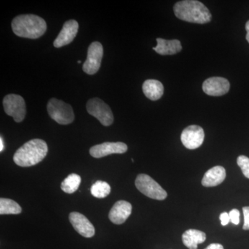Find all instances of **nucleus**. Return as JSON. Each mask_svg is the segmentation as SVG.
Returning a JSON list of instances; mask_svg holds the SVG:
<instances>
[{"instance_id": "obj_14", "label": "nucleus", "mask_w": 249, "mask_h": 249, "mask_svg": "<svg viewBox=\"0 0 249 249\" xmlns=\"http://www.w3.org/2000/svg\"><path fill=\"white\" fill-rule=\"evenodd\" d=\"M132 210L130 203L124 200L118 201L109 211V219L118 225L124 224L132 213Z\"/></svg>"}, {"instance_id": "obj_1", "label": "nucleus", "mask_w": 249, "mask_h": 249, "mask_svg": "<svg viewBox=\"0 0 249 249\" xmlns=\"http://www.w3.org/2000/svg\"><path fill=\"white\" fill-rule=\"evenodd\" d=\"M175 16L186 22L206 24L211 22L212 15L203 3L196 0H183L174 5Z\"/></svg>"}, {"instance_id": "obj_24", "label": "nucleus", "mask_w": 249, "mask_h": 249, "mask_svg": "<svg viewBox=\"0 0 249 249\" xmlns=\"http://www.w3.org/2000/svg\"><path fill=\"white\" fill-rule=\"evenodd\" d=\"M244 217H245V223H244V230H249V206H245L242 209Z\"/></svg>"}, {"instance_id": "obj_15", "label": "nucleus", "mask_w": 249, "mask_h": 249, "mask_svg": "<svg viewBox=\"0 0 249 249\" xmlns=\"http://www.w3.org/2000/svg\"><path fill=\"white\" fill-rule=\"evenodd\" d=\"M227 177L225 168L217 165L208 170L205 173L201 184L205 187H214L221 184Z\"/></svg>"}, {"instance_id": "obj_28", "label": "nucleus", "mask_w": 249, "mask_h": 249, "mask_svg": "<svg viewBox=\"0 0 249 249\" xmlns=\"http://www.w3.org/2000/svg\"><path fill=\"white\" fill-rule=\"evenodd\" d=\"M4 150V142H3L2 137L0 138V151L2 152Z\"/></svg>"}, {"instance_id": "obj_22", "label": "nucleus", "mask_w": 249, "mask_h": 249, "mask_svg": "<svg viewBox=\"0 0 249 249\" xmlns=\"http://www.w3.org/2000/svg\"><path fill=\"white\" fill-rule=\"evenodd\" d=\"M237 165L242 170L246 178H249V158L246 156L241 155L237 160Z\"/></svg>"}, {"instance_id": "obj_18", "label": "nucleus", "mask_w": 249, "mask_h": 249, "mask_svg": "<svg viewBox=\"0 0 249 249\" xmlns=\"http://www.w3.org/2000/svg\"><path fill=\"white\" fill-rule=\"evenodd\" d=\"M206 239L205 232L196 229H189L183 232L182 235L183 245L189 249H197L198 245L202 244Z\"/></svg>"}, {"instance_id": "obj_17", "label": "nucleus", "mask_w": 249, "mask_h": 249, "mask_svg": "<svg viewBox=\"0 0 249 249\" xmlns=\"http://www.w3.org/2000/svg\"><path fill=\"white\" fill-rule=\"evenodd\" d=\"M142 91L147 98L151 101L160 99L164 92V88L160 81L157 80H147L142 85Z\"/></svg>"}, {"instance_id": "obj_9", "label": "nucleus", "mask_w": 249, "mask_h": 249, "mask_svg": "<svg viewBox=\"0 0 249 249\" xmlns=\"http://www.w3.org/2000/svg\"><path fill=\"white\" fill-rule=\"evenodd\" d=\"M204 137V131L202 127L193 124L183 129L181 135V140L186 148L195 150L202 145Z\"/></svg>"}, {"instance_id": "obj_25", "label": "nucleus", "mask_w": 249, "mask_h": 249, "mask_svg": "<svg viewBox=\"0 0 249 249\" xmlns=\"http://www.w3.org/2000/svg\"><path fill=\"white\" fill-rule=\"evenodd\" d=\"M219 219H220L221 224H222V225L224 226H224H227L231 221L229 214L226 212L222 213L220 214Z\"/></svg>"}, {"instance_id": "obj_19", "label": "nucleus", "mask_w": 249, "mask_h": 249, "mask_svg": "<svg viewBox=\"0 0 249 249\" xmlns=\"http://www.w3.org/2000/svg\"><path fill=\"white\" fill-rule=\"evenodd\" d=\"M81 178L77 174H71L64 179L61 183V189L65 193L72 194L79 188Z\"/></svg>"}, {"instance_id": "obj_3", "label": "nucleus", "mask_w": 249, "mask_h": 249, "mask_svg": "<svg viewBox=\"0 0 249 249\" xmlns=\"http://www.w3.org/2000/svg\"><path fill=\"white\" fill-rule=\"evenodd\" d=\"M13 31L21 37L37 39L47 31L45 19L36 15H21L15 18L11 24Z\"/></svg>"}, {"instance_id": "obj_6", "label": "nucleus", "mask_w": 249, "mask_h": 249, "mask_svg": "<svg viewBox=\"0 0 249 249\" xmlns=\"http://www.w3.org/2000/svg\"><path fill=\"white\" fill-rule=\"evenodd\" d=\"M87 110L104 126H109L114 122V115L110 107L99 98H91L87 103Z\"/></svg>"}, {"instance_id": "obj_27", "label": "nucleus", "mask_w": 249, "mask_h": 249, "mask_svg": "<svg viewBox=\"0 0 249 249\" xmlns=\"http://www.w3.org/2000/svg\"><path fill=\"white\" fill-rule=\"evenodd\" d=\"M246 31H247V36H246V38H247V40L248 41L249 43V20L246 24Z\"/></svg>"}, {"instance_id": "obj_16", "label": "nucleus", "mask_w": 249, "mask_h": 249, "mask_svg": "<svg viewBox=\"0 0 249 249\" xmlns=\"http://www.w3.org/2000/svg\"><path fill=\"white\" fill-rule=\"evenodd\" d=\"M157 45L154 47L157 53L162 55H175L182 50L181 42L178 40H165L157 38Z\"/></svg>"}, {"instance_id": "obj_2", "label": "nucleus", "mask_w": 249, "mask_h": 249, "mask_svg": "<svg viewBox=\"0 0 249 249\" xmlns=\"http://www.w3.org/2000/svg\"><path fill=\"white\" fill-rule=\"evenodd\" d=\"M47 152L48 146L45 141L33 139L18 149L14 156V160L20 167L33 166L42 161Z\"/></svg>"}, {"instance_id": "obj_21", "label": "nucleus", "mask_w": 249, "mask_h": 249, "mask_svg": "<svg viewBox=\"0 0 249 249\" xmlns=\"http://www.w3.org/2000/svg\"><path fill=\"white\" fill-rule=\"evenodd\" d=\"M111 192V187L106 181H97L92 185L91 188V195L94 197L105 198L109 196Z\"/></svg>"}, {"instance_id": "obj_12", "label": "nucleus", "mask_w": 249, "mask_h": 249, "mask_svg": "<svg viewBox=\"0 0 249 249\" xmlns=\"http://www.w3.org/2000/svg\"><path fill=\"white\" fill-rule=\"evenodd\" d=\"M69 218L73 229L80 235L90 238L95 235V229L93 224L83 214L78 212H72L70 214Z\"/></svg>"}, {"instance_id": "obj_11", "label": "nucleus", "mask_w": 249, "mask_h": 249, "mask_svg": "<svg viewBox=\"0 0 249 249\" xmlns=\"http://www.w3.org/2000/svg\"><path fill=\"white\" fill-rule=\"evenodd\" d=\"M203 91L211 96H221L229 92L230 83L222 77H211L205 80L202 85Z\"/></svg>"}, {"instance_id": "obj_20", "label": "nucleus", "mask_w": 249, "mask_h": 249, "mask_svg": "<svg viewBox=\"0 0 249 249\" xmlns=\"http://www.w3.org/2000/svg\"><path fill=\"white\" fill-rule=\"evenodd\" d=\"M22 212V208L12 199H0V214H18Z\"/></svg>"}, {"instance_id": "obj_13", "label": "nucleus", "mask_w": 249, "mask_h": 249, "mask_svg": "<svg viewBox=\"0 0 249 249\" xmlns=\"http://www.w3.org/2000/svg\"><path fill=\"white\" fill-rule=\"evenodd\" d=\"M78 23L76 20L70 19L64 24L62 30L58 37L54 40L53 45L56 48H60L71 43L74 40L78 31Z\"/></svg>"}, {"instance_id": "obj_26", "label": "nucleus", "mask_w": 249, "mask_h": 249, "mask_svg": "<svg viewBox=\"0 0 249 249\" xmlns=\"http://www.w3.org/2000/svg\"><path fill=\"white\" fill-rule=\"evenodd\" d=\"M205 249H224V247L220 244L213 243L208 246Z\"/></svg>"}, {"instance_id": "obj_23", "label": "nucleus", "mask_w": 249, "mask_h": 249, "mask_svg": "<svg viewBox=\"0 0 249 249\" xmlns=\"http://www.w3.org/2000/svg\"><path fill=\"white\" fill-rule=\"evenodd\" d=\"M229 214L231 222L235 225H238L240 224V211L237 209H232Z\"/></svg>"}, {"instance_id": "obj_4", "label": "nucleus", "mask_w": 249, "mask_h": 249, "mask_svg": "<svg viewBox=\"0 0 249 249\" xmlns=\"http://www.w3.org/2000/svg\"><path fill=\"white\" fill-rule=\"evenodd\" d=\"M137 189L144 196L156 200H164L168 194L162 187L149 175L140 174L135 181Z\"/></svg>"}, {"instance_id": "obj_7", "label": "nucleus", "mask_w": 249, "mask_h": 249, "mask_svg": "<svg viewBox=\"0 0 249 249\" xmlns=\"http://www.w3.org/2000/svg\"><path fill=\"white\" fill-rule=\"evenodd\" d=\"M4 111L12 116L17 123L22 122L26 116V104L24 98L17 94H9L3 100Z\"/></svg>"}, {"instance_id": "obj_8", "label": "nucleus", "mask_w": 249, "mask_h": 249, "mask_svg": "<svg viewBox=\"0 0 249 249\" xmlns=\"http://www.w3.org/2000/svg\"><path fill=\"white\" fill-rule=\"evenodd\" d=\"M103 56V45L98 42H92L88 48V57L83 64V71L89 75L97 73L101 67Z\"/></svg>"}, {"instance_id": "obj_5", "label": "nucleus", "mask_w": 249, "mask_h": 249, "mask_svg": "<svg viewBox=\"0 0 249 249\" xmlns=\"http://www.w3.org/2000/svg\"><path fill=\"white\" fill-rule=\"evenodd\" d=\"M47 111L51 118L58 124H68L74 120V113L71 106L56 98H52L49 101Z\"/></svg>"}, {"instance_id": "obj_10", "label": "nucleus", "mask_w": 249, "mask_h": 249, "mask_svg": "<svg viewBox=\"0 0 249 249\" xmlns=\"http://www.w3.org/2000/svg\"><path fill=\"white\" fill-rule=\"evenodd\" d=\"M127 145L122 142H106L91 147L89 153L94 158H102L112 154H124L127 152Z\"/></svg>"}, {"instance_id": "obj_29", "label": "nucleus", "mask_w": 249, "mask_h": 249, "mask_svg": "<svg viewBox=\"0 0 249 249\" xmlns=\"http://www.w3.org/2000/svg\"><path fill=\"white\" fill-rule=\"evenodd\" d=\"M78 63H81V61H80V60H78Z\"/></svg>"}]
</instances>
